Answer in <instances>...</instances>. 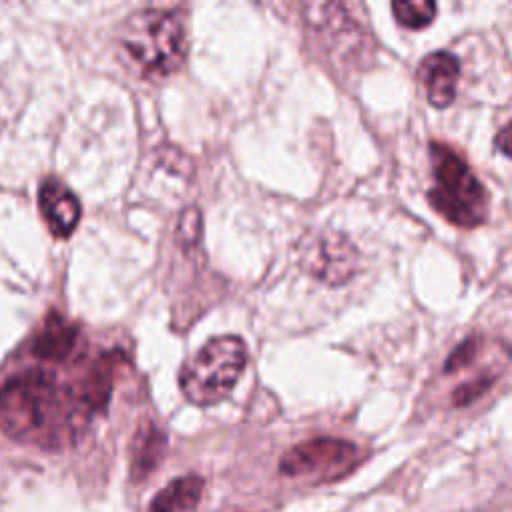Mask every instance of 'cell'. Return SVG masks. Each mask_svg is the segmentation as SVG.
<instances>
[{"instance_id":"1","label":"cell","mask_w":512,"mask_h":512,"mask_svg":"<svg viewBox=\"0 0 512 512\" xmlns=\"http://www.w3.org/2000/svg\"><path fill=\"white\" fill-rule=\"evenodd\" d=\"M92 418L72 384L60 382L50 370H24L0 386V430L16 442L60 448Z\"/></svg>"},{"instance_id":"2","label":"cell","mask_w":512,"mask_h":512,"mask_svg":"<svg viewBox=\"0 0 512 512\" xmlns=\"http://www.w3.org/2000/svg\"><path fill=\"white\" fill-rule=\"evenodd\" d=\"M120 46L142 76H170L182 66L188 50L184 18L172 8L140 10L126 20Z\"/></svg>"},{"instance_id":"3","label":"cell","mask_w":512,"mask_h":512,"mask_svg":"<svg viewBox=\"0 0 512 512\" xmlns=\"http://www.w3.org/2000/svg\"><path fill=\"white\" fill-rule=\"evenodd\" d=\"M434 186L428 202L458 228H476L488 216V194L468 162L448 144H430Z\"/></svg>"},{"instance_id":"4","label":"cell","mask_w":512,"mask_h":512,"mask_svg":"<svg viewBox=\"0 0 512 512\" xmlns=\"http://www.w3.org/2000/svg\"><path fill=\"white\" fill-rule=\"evenodd\" d=\"M246 344L238 336H216L190 356L178 376L184 398L196 406L222 402L244 372Z\"/></svg>"},{"instance_id":"5","label":"cell","mask_w":512,"mask_h":512,"mask_svg":"<svg viewBox=\"0 0 512 512\" xmlns=\"http://www.w3.org/2000/svg\"><path fill=\"white\" fill-rule=\"evenodd\" d=\"M512 360V348L508 342L500 338H490L482 334H472L464 338L452 354L444 362V374H464L474 372V378L468 382H462L454 394L452 404L454 406H466L474 402L478 396H482L494 380L500 376V372L508 366Z\"/></svg>"},{"instance_id":"6","label":"cell","mask_w":512,"mask_h":512,"mask_svg":"<svg viewBox=\"0 0 512 512\" xmlns=\"http://www.w3.org/2000/svg\"><path fill=\"white\" fill-rule=\"evenodd\" d=\"M358 446L342 438H310L292 446L278 462V470L290 478L334 482L358 464Z\"/></svg>"},{"instance_id":"7","label":"cell","mask_w":512,"mask_h":512,"mask_svg":"<svg viewBox=\"0 0 512 512\" xmlns=\"http://www.w3.org/2000/svg\"><path fill=\"white\" fill-rule=\"evenodd\" d=\"M304 266L314 278L326 284H342L356 270V252L346 238L326 234L306 250Z\"/></svg>"},{"instance_id":"8","label":"cell","mask_w":512,"mask_h":512,"mask_svg":"<svg viewBox=\"0 0 512 512\" xmlns=\"http://www.w3.org/2000/svg\"><path fill=\"white\" fill-rule=\"evenodd\" d=\"M38 208L44 224L56 238H68L80 222V202L76 194L58 178L48 176L38 190Z\"/></svg>"},{"instance_id":"9","label":"cell","mask_w":512,"mask_h":512,"mask_svg":"<svg viewBox=\"0 0 512 512\" xmlns=\"http://www.w3.org/2000/svg\"><path fill=\"white\" fill-rule=\"evenodd\" d=\"M460 64L450 52H432L418 66V80L434 108H446L456 96Z\"/></svg>"},{"instance_id":"10","label":"cell","mask_w":512,"mask_h":512,"mask_svg":"<svg viewBox=\"0 0 512 512\" xmlns=\"http://www.w3.org/2000/svg\"><path fill=\"white\" fill-rule=\"evenodd\" d=\"M78 344V328L66 322L62 316L52 314L46 318L42 330L38 332L32 352L48 362H62L66 360Z\"/></svg>"},{"instance_id":"11","label":"cell","mask_w":512,"mask_h":512,"mask_svg":"<svg viewBox=\"0 0 512 512\" xmlns=\"http://www.w3.org/2000/svg\"><path fill=\"white\" fill-rule=\"evenodd\" d=\"M166 452V436L154 422H144L132 442L130 454V476L140 482L150 472L156 470Z\"/></svg>"},{"instance_id":"12","label":"cell","mask_w":512,"mask_h":512,"mask_svg":"<svg viewBox=\"0 0 512 512\" xmlns=\"http://www.w3.org/2000/svg\"><path fill=\"white\" fill-rule=\"evenodd\" d=\"M204 490V480L196 474L174 478L150 502L148 512H192Z\"/></svg>"},{"instance_id":"13","label":"cell","mask_w":512,"mask_h":512,"mask_svg":"<svg viewBox=\"0 0 512 512\" xmlns=\"http://www.w3.org/2000/svg\"><path fill=\"white\" fill-rule=\"evenodd\" d=\"M392 12L400 26L420 30L436 16V0H392Z\"/></svg>"},{"instance_id":"14","label":"cell","mask_w":512,"mask_h":512,"mask_svg":"<svg viewBox=\"0 0 512 512\" xmlns=\"http://www.w3.org/2000/svg\"><path fill=\"white\" fill-rule=\"evenodd\" d=\"M494 146L508 158H512V122L506 124L494 138Z\"/></svg>"}]
</instances>
